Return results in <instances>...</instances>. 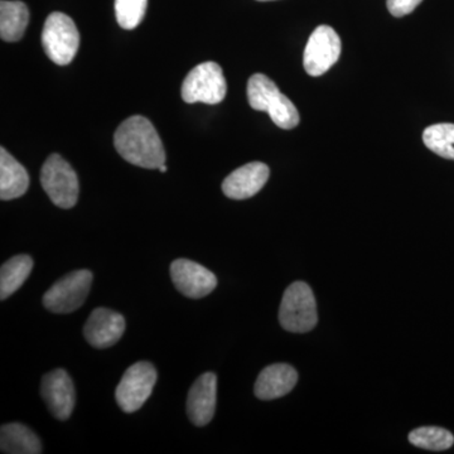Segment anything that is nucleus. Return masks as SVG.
<instances>
[{
	"instance_id": "obj_1",
	"label": "nucleus",
	"mask_w": 454,
	"mask_h": 454,
	"mask_svg": "<svg viewBox=\"0 0 454 454\" xmlns=\"http://www.w3.org/2000/svg\"><path fill=\"white\" fill-rule=\"evenodd\" d=\"M114 145L127 162L146 169L166 164V151L153 124L136 115L122 121L114 136Z\"/></svg>"
},
{
	"instance_id": "obj_2",
	"label": "nucleus",
	"mask_w": 454,
	"mask_h": 454,
	"mask_svg": "<svg viewBox=\"0 0 454 454\" xmlns=\"http://www.w3.org/2000/svg\"><path fill=\"white\" fill-rule=\"evenodd\" d=\"M247 100L254 110L268 113L274 124L282 129L291 130L300 124L301 116L297 107L265 74H255L250 77Z\"/></svg>"
},
{
	"instance_id": "obj_3",
	"label": "nucleus",
	"mask_w": 454,
	"mask_h": 454,
	"mask_svg": "<svg viewBox=\"0 0 454 454\" xmlns=\"http://www.w3.org/2000/svg\"><path fill=\"white\" fill-rule=\"evenodd\" d=\"M279 322L284 330L293 333H309L316 327L317 303L309 284L295 282L286 289L280 303Z\"/></svg>"
},
{
	"instance_id": "obj_4",
	"label": "nucleus",
	"mask_w": 454,
	"mask_h": 454,
	"mask_svg": "<svg viewBox=\"0 0 454 454\" xmlns=\"http://www.w3.org/2000/svg\"><path fill=\"white\" fill-rule=\"evenodd\" d=\"M44 52L56 65L70 64L80 46V33L70 17L53 12L44 22L42 32Z\"/></svg>"
},
{
	"instance_id": "obj_5",
	"label": "nucleus",
	"mask_w": 454,
	"mask_h": 454,
	"mask_svg": "<svg viewBox=\"0 0 454 454\" xmlns=\"http://www.w3.org/2000/svg\"><path fill=\"white\" fill-rule=\"evenodd\" d=\"M41 184L57 207L73 208L79 200L76 172L59 154L50 155L41 170Z\"/></svg>"
},
{
	"instance_id": "obj_6",
	"label": "nucleus",
	"mask_w": 454,
	"mask_h": 454,
	"mask_svg": "<svg viewBox=\"0 0 454 454\" xmlns=\"http://www.w3.org/2000/svg\"><path fill=\"white\" fill-rule=\"evenodd\" d=\"M182 98L187 104H219L226 97L227 83L216 62H203L190 71L182 85Z\"/></svg>"
},
{
	"instance_id": "obj_7",
	"label": "nucleus",
	"mask_w": 454,
	"mask_h": 454,
	"mask_svg": "<svg viewBox=\"0 0 454 454\" xmlns=\"http://www.w3.org/2000/svg\"><path fill=\"white\" fill-rule=\"evenodd\" d=\"M92 278L94 276L91 271L86 269L62 277L44 293L43 306L57 315L74 312L85 303L91 288Z\"/></svg>"
},
{
	"instance_id": "obj_8",
	"label": "nucleus",
	"mask_w": 454,
	"mask_h": 454,
	"mask_svg": "<svg viewBox=\"0 0 454 454\" xmlns=\"http://www.w3.org/2000/svg\"><path fill=\"white\" fill-rule=\"evenodd\" d=\"M157 370L151 363L134 364L122 375L115 390V399L124 413L139 411L151 396L157 382Z\"/></svg>"
},
{
	"instance_id": "obj_9",
	"label": "nucleus",
	"mask_w": 454,
	"mask_h": 454,
	"mask_svg": "<svg viewBox=\"0 0 454 454\" xmlns=\"http://www.w3.org/2000/svg\"><path fill=\"white\" fill-rule=\"evenodd\" d=\"M340 50V38L333 27H317L304 50V70L310 76H322L339 61Z\"/></svg>"
},
{
	"instance_id": "obj_10",
	"label": "nucleus",
	"mask_w": 454,
	"mask_h": 454,
	"mask_svg": "<svg viewBox=\"0 0 454 454\" xmlns=\"http://www.w3.org/2000/svg\"><path fill=\"white\" fill-rule=\"evenodd\" d=\"M170 278L177 291L192 300L206 297L217 286L212 271L188 259H177L170 264Z\"/></svg>"
},
{
	"instance_id": "obj_11",
	"label": "nucleus",
	"mask_w": 454,
	"mask_h": 454,
	"mask_svg": "<svg viewBox=\"0 0 454 454\" xmlns=\"http://www.w3.org/2000/svg\"><path fill=\"white\" fill-rule=\"evenodd\" d=\"M41 394L51 413L59 420H67L73 414L76 393L70 375L62 369L46 373L42 379Z\"/></svg>"
},
{
	"instance_id": "obj_12",
	"label": "nucleus",
	"mask_w": 454,
	"mask_h": 454,
	"mask_svg": "<svg viewBox=\"0 0 454 454\" xmlns=\"http://www.w3.org/2000/svg\"><path fill=\"white\" fill-rule=\"evenodd\" d=\"M124 331V317L115 310L101 307L92 310L83 327V336L92 348H107L121 339Z\"/></svg>"
},
{
	"instance_id": "obj_13",
	"label": "nucleus",
	"mask_w": 454,
	"mask_h": 454,
	"mask_svg": "<svg viewBox=\"0 0 454 454\" xmlns=\"http://www.w3.org/2000/svg\"><path fill=\"white\" fill-rule=\"evenodd\" d=\"M217 378L214 372L200 376L187 396V414L196 427H205L214 418L216 409Z\"/></svg>"
},
{
	"instance_id": "obj_14",
	"label": "nucleus",
	"mask_w": 454,
	"mask_h": 454,
	"mask_svg": "<svg viewBox=\"0 0 454 454\" xmlns=\"http://www.w3.org/2000/svg\"><path fill=\"white\" fill-rule=\"evenodd\" d=\"M270 169L267 164L252 162L245 164L227 176L223 191L231 200H247L255 196L267 184Z\"/></svg>"
},
{
	"instance_id": "obj_15",
	"label": "nucleus",
	"mask_w": 454,
	"mask_h": 454,
	"mask_svg": "<svg viewBox=\"0 0 454 454\" xmlns=\"http://www.w3.org/2000/svg\"><path fill=\"white\" fill-rule=\"evenodd\" d=\"M297 381L298 373L291 365L276 364L260 372L254 391L260 400L279 399L291 393Z\"/></svg>"
},
{
	"instance_id": "obj_16",
	"label": "nucleus",
	"mask_w": 454,
	"mask_h": 454,
	"mask_svg": "<svg viewBox=\"0 0 454 454\" xmlns=\"http://www.w3.org/2000/svg\"><path fill=\"white\" fill-rule=\"evenodd\" d=\"M29 187V176L25 167L14 160L8 151L0 148V199L3 201L20 199Z\"/></svg>"
},
{
	"instance_id": "obj_17",
	"label": "nucleus",
	"mask_w": 454,
	"mask_h": 454,
	"mask_svg": "<svg viewBox=\"0 0 454 454\" xmlns=\"http://www.w3.org/2000/svg\"><path fill=\"white\" fill-rule=\"evenodd\" d=\"M0 448L7 454H40L42 444L28 427L9 423L0 430Z\"/></svg>"
},
{
	"instance_id": "obj_18",
	"label": "nucleus",
	"mask_w": 454,
	"mask_h": 454,
	"mask_svg": "<svg viewBox=\"0 0 454 454\" xmlns=\"http://www.w3.org/2000/svg\"><path fill=\"white\" fill-rule=\"evenodd\" d=\"M29 12L25 3L8 2L0 3V35L5 42H18L25 35L28 26Z\"/></svg>"
},
{
	"instance_id": "obj_19",
	"label": "nucleus",
	"mask_w": 454,
	"mask_h": 454,
	"mask_svg": "<svg viewBox=\"0 0 454 454\" xmlns=\"http://www.w3.org/2000/svg\"><path fill=\"white\" fill-rule=\"evenodd\" d=\"M33 260L28 255H17L0 269V300L5 301L25 284L31 274Z\"/></svg>"
},
{
	"instance_id": "obj_20",
	"label": "nucleus",
	"mask_w": 454,
	"mask_h": 454,
	"mask_svg": "<svg viewBox=\"0 0 454 454\" xmlns=\"http://www.w3.org/2000/svg\"><path fill=\"white\" fill-rule=\"evenodd\" d=\"M423 142L433 153L454 160V124L442 122L427 128L423 133Z\"/></svg>"
},
{
	"instance_id": "obj_21",
	"label": "nucleus",
	"mask_w": 454,
	"mask_h": 454,
	"mask_svg": "<svg viewBox=\"0 0 454 454\" xmlns=\"http://www.w3.org/2000/svg\"><path fill=\"white\" fill-rule=\"evenodd\" d=\"M409 442L422 450L441 452L453 446L454 437L450 430L439 428V427H422V428L414 429L409 434Z\"/></svg>"
},
{
	"instance_id": "obj_22",
	"label": "nucleus",
	"mask_w": 454,
	"mask_h": 454,
	"mask_svg": "<svg viewBox=\"0 0 454 454\" xmlns=\"http://www.w3.org/2000/svg\"><path fill=\"white\" fill-rule=\"evenodd\" d=\"M148 0H115V16L124 29L137 28L145 16Z\"/></svg>"
},
{
	"instance_id": "obj_23",
	"label": "nucleus",
	"mask_w": 454,
	"mask_h": 454,
	"mask_svg": "<svg viewBox=\"0 0 454 454\" xmlns=\"http://www.w3.org/2000/svg\"><path fill=\"white\" fill-rule=\"evenodd\" d=\"M423 0H387V9L394 17H404L413 13Z\"/></svg>"
},
{
	"instance_id": "obj_24",
	"label": "nucleus",
	"mask_w": 454,
	"mask_h": 454,
	"mask_svg": "<svg viewBox=\"0 0 454 454\" xmlns=\"http://www.w3.org/2000/svg\"><path fill=\"white\" fill-rule=\"evenodd\" d=\"M160 172H163V173L167 172V166H166V164H163V166H160Z\"/></svg>"
},
{
	"instance_id": "obj_25",
	"label": "nucleus",
	"mask_w": 454,
	"mask_h": 454,
	"mask_svg": "<svg viewBox=\"0 0 454 454\" xmlns=\"http://www.w3.org/2000/svg\"><path fill=\"white\" fill-rule=\"evenodd\" d=\"M259 2H270V0H259Z\"/></svg>"
}]
</instances>
